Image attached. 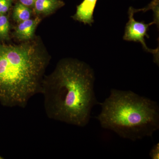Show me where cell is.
<instances>
[{
	"mask_svg": "<svg viewBox=\"0 0 159 159\" xmlns=\"http://www.w3.org/2000/svg\"><path fill=\"white\" fill-rule=\"evenodd\" d=\"M97 119L102 128L133 141L152 137L159 129V108L155 101L131 91L112 89L101 103Z\"/></svg>",
	"mask_w": 159,
	"mask_h": 159,
	"instance_id": "cell-3",
	"label": "cell"
},
{
	"mask_svg": "<svg viewBox=\"0 0 159 159\" xmlns=\"http://www.w3.org/2000/svg\"><path fill=\"white\" fill-rule=\"evenodd\" d=\"M135 13L134 9L130 7L129 9V20L125 27V34L123 36V39L128 41L137 42L142 44L143 48L146 52H149L154 55V61L159 64V49H151L146 46L145 42V37L149 38V35L147 34L148 27L152 24H155V22L147 24L144 21L139 22L136 21L134 17Z\"/></svg>",
	"mask_w": 159,
	"mask_h": 159,
	"instance_id": "cell-4",
	"label": "cell"
},
{
	"mask_svg": "<svg viewBox=\"0 0 159 159\" xmlns=\"http://www.w3.org/2000/svg\"><path fill=\"white\" fill-rule=\"evenodd\" d=\"M10 31L9 19L5 15H0V40L8 39Z\"/></svg>",
	"mask_w": 159,
	"mask_h": 159,
	"instance_id": "cell-9",
	"label": "cell"
},
{
	"mask_svg": "<svg viewBox=\"0 0 159 159\" xmlns=\"http://www.w3.org/2000/svg\"><path fill=\"white\" fill-rule=\"evenodd\" d=\"M31 15V10L29 7L18 2L13 8L12 17L13 20L17 22H21L30 19Z\"/></svg>",
	"mask_w": 159,
	"mask_h": 159,
	"instance_id": "cell-8",
	"label": "cell"
},
{
	"mask_svg": "<svg viewBox=\"0 0 159 159\" xmlns=\"http://www.w3.org/2000/svg\"><path fill=\"white\" fill-rule=\"evenodd\" d=\"M3 158L2 157H0V159H2Z\"/></svg>",
	"mask_w": 159,
	"mask_h": 159,
	"instance_id": "cell-13",
	"label": "cell"
},
{
	"mask_svg": "<svg viewBox=\"0 0 159 159\" xmlns=\"http://www.w3.org/2000/svg\"><path fill=\"white\" fill-rule=\"evenodd\" d=\"M159 144L157 143L154 145L149 152V156L152 159H159Z\"/></svg>",
	"mask_w": 159,
	"mask_h": 159,
	"instance_id": "cell-11",
	"label": "cell"
},
{
	"mask_svg": "<svg viewBox=\"0 0 159 159\" xmlns=\"http://www.w3.org/2000/svg\"><path fill=\"white\" fill-rule=\"evenodd\" d=\"M36 0H19L20 2L28 7H34V3Z\"/></svg>",
	"mask_w": 159,
	"mask_h": 159,
	"instance_id": "cell-12",
	"label": "cell"
},
{
	"mask_svg": "<svg viewBox=\"0 0 159 159\" xmlns=\"http://www.w3.org/2000/svg\"><path fill=\"white\" fill-rule=\"evenodd\" d=\"M64 5L61 0H36L33 7L37 14L48 15Z\"/></svg>",
	"mask_w": 159,
	"mask_h": 159,
	"instance_id": "cell-7",
	"label": "cell"
},
{
	"mask_svg": "<svg viewBox=\"0 0 159 159\" xmlns=\"http://www.w3.org/2000/svg\"><path fill=\"white\" fill-rule=\"evenodd\" d=\"M13 0H0V15H5L9 11Z\"/></svg>",
	"mask_w": 159,
	"mask_h": 159,
	"instance_id": "cell-10",
	"label": "cell"
},
{
	"mask_svg": "<svg viewBox=\"0 0 159 159\" xmlns=\"http://www.w3.org/2000/svg\"><path fill=\"white\" fill-rule=\"evenodd\" d=\"M48 59L32 43H0V102L25 108L29 99L41 93Z\"/></svg>",
	"mask_w": 159,
	"mask_h": 159,
	"instance_id": "cell-2",
	"label": "cell"
},
{
	"mask_svg": "<svg viewBox=\"0 0 159 159\" xmlns=\"http://www.w3.org/2000/svg\"><path fill=\"white\" fill-rule=\"evenodd\" d=\"M39 22V18L37 17L20 22L16 29L15 35L20 40L31 39L34 36L35 29Z\"/></svg>",
	"mask_w": 159,
	"mask_h": 159,
	"instance_id": "cell-6",
	"label": "cell"
},
{
	"mask_svg": "<svg viewBox=\"0 0 159 159\" xmlns=\"http://www.w3.org/2000/svg\"><path fill=\"white\" fill-rule=\"evenodd\" d=\"M97 0H84L77 6V11L73 16L74 20L92 26L94 22L93 12Z\"/></svg>",
	"mask_w": 159,
	"mask_h": 159,
	"instance_id": "cell-5",
	"label": "cell"
},
{
	"mask_svg": "<svg viewBox=\"0 0 159 159\" xmlns=\"http://www.w3.org/2000/svg\"><path fill=\"white\" fill-rule=\"evenodd\" d=\"M93 69L77 60L59 61L54 72L43 78L42 92L47 116L50 119L84 127L98 103L94 90Z\"/></svg>",
	"mask_w": 159,
	"mask_h": 159,
	"instance_id": "cell-1",
	"label": "cell"
}]
</instances>
